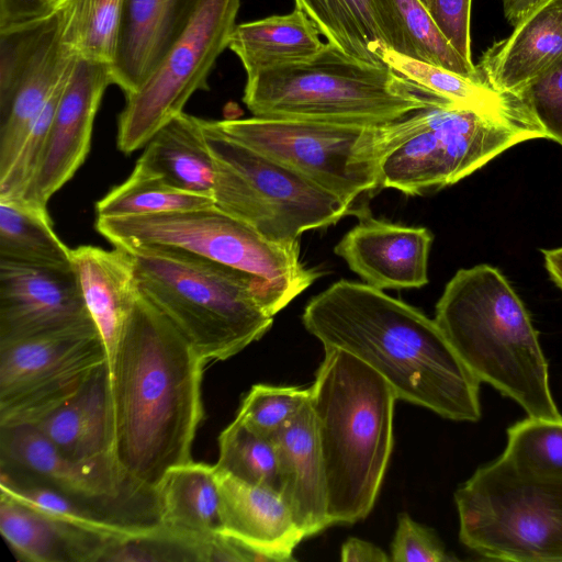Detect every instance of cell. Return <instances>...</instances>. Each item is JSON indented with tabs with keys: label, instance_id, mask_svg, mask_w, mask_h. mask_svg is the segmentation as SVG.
I'll use <instances>...</instances> for the list:
<instances>
[{
	"label": "cell",
	"instance_id": "14",
	"mask_svg": "<svg viewBox=\"0 0 562 562\" xmlns=\"http://www.w3.org/2000/svg\"><path fill=\"white\" fill-rule=\"evenodd\" d=\"M76 59L61 41L54 10L0 29V173Z\"/></svg>",
	"mask_w": 562,
	"mask_h": 562
},
{
	"label": "cell",
	"instance_id": "12",
	"mask_svg": "<svg viewBox=\"0 0 562 562\" xmlns=\"http://www.w3.org/2000/svg\"><path fill=\"white\" fill-rule=\"evenodd\" d=\"M240 0H201L192 20L154 71L132 94L117 117L116 145L131 154L148 143L168 121L184 112L209 76L236 26Z\"/></svg>",
	"mask_w": 562,
	"mask_h": 562
},
{
	"label": "cell",
	"instance_id": "9",
	"mask_svg": "<svg viewBox=\"0 0 562 562\" xmlns=\"http://www.w3.org/2000/svg\"><path fill=\"white\" fill-rule=\"evenodd\" d=\"M459 539L482 558L562 562V482L515 467L501 454L454 493Z\"/></svg>",
	"mask_w": 562,
	"mask_h": 562
},
{
	"label": "cell",
	"instance_id": "29",
	"mask_svg": "<svg viewBox=\"0 0 562 562\" xmlns=\"http://www.w3.org/2000/svg\"><path fill=\"white\" fill-rule=\"evenodd\" d=\"M315 22L300 8L282 15L235 26L228 48L241 61L247 77L283 65L300 63L325 46Z\"/></svg>",
	"mask_w": 562,
	"mask_h": 562
},
{
	"label": "cell",
	"instance_id": "5",
	"mask_svg": "<svg viewBox=\"0 0 562 562\" xmlns=\"http://www.w3.org/2000/svg\"><path fill=\"white\" fill-rule=\"evenodd\" d=\"M125 249L140 293L206 363L237 355L271 328L267 291L250 274L178 248Z\"/></svg>",
	"mask_w": 562,
	"mask_h": 562
},
{
	"label": "cell",
	"instance_id": "34",
	"mask_svg": "<svg viewBox=\"0 0 562 562\" xmlns=\"http://www.w3.org/2000/svg\"><path fill=\"white\" fill-rule=\"evenodd\" d=\"M210 196L189 193L133 169L130 177L95 203L98 217H122L186 211L213 205Z\"/></svg>",
	"mask_w": 562,
	"mask_h": 562
},
{
	"label": "cell",
	"instance_id": "11",
	"mask_svg": "<svg viewBox=\"0 0 562 562\" xmlns=\"http://www.w3.org/2000/svg\"><path fill=\"white\" fill-rule=\"evenodd\" d=\"M546 138L537 130L443 101L424 109L420 128L383 159L380 188L422 195L451 186L506 149Z\"/></svg>",
	"mask_w": 562,
	"mask_h": 562
},
{
	"label": "cell",
	"instance_id": "30",
	"mask_svg": "<svg viewBox=\"0 0 562 562\" xmlns=\"http://www.w3.org/2000/svg\"><path fill=\"white\" fill-rule=\"evenodd\" d=\"M379 7L383 35L391 49L467 77L480 78L475 65L453 47L420 0H379Z\"/></svg>",
	"mask_w": 562,
	"mask_h": 562
},
{
	"label": "cell",
	"instance_id": "36",
	"mask_svg": "<svg viewBox=\"0 0 562 562\" xmlns=\"http://www.w3.org/2000/svg\"><path fill=\"white\" fill-rule=\"evenodd\" d=\"M502 454L522 471L562 482V417L516 423L507 430Z\"/></svg>",
	"mask_w": 562,
	"mask_h": 562
},
{
	"label": "cell",
	"instance_id": "32",
	"mask_svg": "<svg viewBox=\"0 0 562 562\" xmlns=\"http://www.w3.org/2000/svg\"><path fill=\"white\" fill-rule=\"evenodd\" d=\"M0 258L71 267L70 249L53 228L47 209L0 196Z\"/></svg>",
	"mask_w": 562,
	"mask_h": 562
},
{
	"label": "cell",
	"instance_id": "21",
	"mask_svg": "<svg viewBox=\"0 0 562 562\" xmlns=\"http://www.w3.org/2000/svg\"><path fill=\"white\" fill-rule=\"evenodd\" d=\"M201 0H122L113 85L134 93L181 36Z\"/></svg>",
	"mask_w": 562,
	"mask_h": 562
},
{
	"label": "cell",
	"instance_id": "19",
	"mask_svg": "<svg viewBox=\"0 0 562 562\" xmlns=\"http://www.w3.org/2000/svg\"><path fill=\"white\" fill-rule=\"evenodd\" d=\"M0 467L78 497L114 496L139 485L119 470L113 458L74 460L27 425L0 427Z\"/></svg>",
	"mask_w": 562,
	"mask_h": 562
},
{
	"label": "cell",
	"instance_id": "46",
	"mask_svg": "<svg viewBox=\"0 0 562 562\" xmlns=\"http://www.w3.org/2000/svg\"><path fill=\"white\" fill-rule=\"evenodd\" d=\"M48 7L53 10V8L60 1V0H45Z\"/></svg>",
	"mask_w": 562,
	"mask_h": 562
},
{
	"label": "cell",
	"instance_id": "44",
	"mask_svg": "<svg viewBox=\"0 0 562 562\" xmlns=\"http://www.w3.org/2000/svg\"><path fill=\"white\" fill-rule=\"evenodd\" d=\"M542 255L547 271L562 290V247L542 250Z\"/></svg>",
	"mask_w": 562,
	"mask_h": 562
},
{
	"label": "cell",
	"instance_id": "4",
	"mask_svg": "<svg viewBox=\"0 0 562 562\" xmlns=\"http://www.w3.org/2000/svg\"><path fill=\"white\" fill-rule=\"evenodd\" d=\"M480 380L532 418H560L549 367L522 301L490 265L460 269L446 284L434 318Z\"/></svg>",
	"mask_w": 562,
	"mask_h": 562
},
{
	"label": "cell",
	"instance_id": "6",
	"mask_svg": "<svg viewBox=\"0 0 562 562\" xmlns=\"http://www.w3.org/2000/svg\"><path fill=\"white\" fill-rule=\"evenodd\" d=\"M243 101L257 117L384 124L446 100L327 43L306 60L247 77Z\"/></svg>",
	"mask_w": 562,
	"mask_h": 562
},
{
	"label": "cell",
	"instance_id": "39",
	"mask_svg": "<svg viewBox=\"0 0 562 562\" xmlns=\"http://www.w3.org/2000/svg\"><path fill=\"white\" fill-rule=\"evenodd\" d=\"M524 97L548 139L562 145V60L532 82Z\"/></svg>",
	"mask_w": 562,
	"mask_h": 562
},
{
	"label": "cell",
	"instance_id": "27",
	"mask_svg": "<svg viewBox=\"0 0 562 562\" xmlns=\"http://www.w3.org/2000/svg\"><path fill=\"white\" fill-rule=\"evenodd\" d=\"M134 169L179 190L213 199L215 162L203 119L182 112L148 140Z\"/></svg>",
	"mask_w": 562,
	"mask_h": 562
},
{
	"label": "cell",
	"instance_id": "43",
	"mask_svg": "<svg viewBox=\"0 0 562 562\" xmlns=\"http://www.w3.org/2000/svg\"><path fill=\"white\" fill-rule=\"evenodd\" d=\"M506 20L514 26L541 0H501Z\"/></svg>",
	"mask_w": 562,
	"mask_h": 562
},
{
	"label": "cell",
	"instance_id": "38",
	"mask_svg": "<svg viewBox=\"0 0 562 562\" xmlns=\"http://www.w3.org/2000/svg\"><path fill=\"white\" fill-rule=\"evenodd\" d=\"M394 562H449L456 558L447 552L434 529L402 513L391 544Z\"/></svg>",
	"mask_w": 562,
	"mask_h": 562
},
{
	"label": "cell",
	"instance_id": "33",
	"mask_svg": "<svg viewBox=\"0 0 562 562\" xmlns=\"http://www.w3.org/2000/svg\"><path fill=\"white\" fill-rule=\"evenodd\" d=\"M53 10L61 41L74 55L111 67L117 47L122 0H60Z\"/></svg>",
	"mask_w": 562,
	"mask_h": 562
},
{
	"label": "cell",
	"instance_id": "24",
	"mask_svg": "<svg viewBox=\"0 0 562 562\" xmlns=\"http://www.w3.org/2000/svg\"><path fill=\"white\" fill-rule=\"evenodd\" d=\"M215 470L223 533L261 551L271 562L295 561L293 551L305 536L281 493Z\"/></svg>",
	"mask_w": 562,
	"mask_h": 562
},
{
	"label": "cell",
	"instance_id": "17",
	"mask_svg": "<svg viewBox=\"0 0 562 562\" xmlns=\"http://www.w3.org/2000/svg\"><path fill=\"white\" fill-rule=\"evenodd\" d=\"M0 495L71 526L119 539L162 526L158 488L134 486L120 495L78 497L0 467Z\"/></svg>",
	"mask_w": 562,
	"mask_h": 562
},
{
	"label": "cell",
	"instance_id": "15",
	"mask_svg": "<svg viewBox=\"0 0 562 562\" xmlns=\"http://www.w3.org/2000/svg\"><path fill=\"white\" fill-rule=\"evenodd\" d=\"M90 322L72 267L0 258V345Z\"/></svg>",
	"mask_w": 562,
	"mask_h": 562
},
{
	"label": "cell",
	"instance_id": "42",
	"mask_svg": "<svg viewBox=\"0 0 562 562\" xmlns=\"http://www.w3.org/2000/svg\"><path fill=\"white\" fill-rule=\"evenodd\" d=\"M340 559L344 562H386L391 558L375 544L359 539L349 538L341 546Z\"/></svg>",
	"mask_w": 562,
	"mask_h": 562
},
{
	"label": "cell",
	"instance_id": "3",
	"mask_svg": "<svg viewBox=\"0 0 562 562\" xmlns=\"http://www.w3.org/2000/svg\"><path fill=\"white\" fill-rule=\"evenodd\" d=\"M311 386L331 525L355 524L374 506L393 449L397 400L376 371L327 348Z\"/></svg>",
	"mask_w": 562,
	"mask_h": 562
},
{
	"label": "cell",
	"instance_id": "45",
	"mask_svg": "<svg viewBox=\"0 0 562 562\" xmlns=\"http://www.w3.org/2000/svg\"><path fill=\"white\" fill-rule=\"evenodd\" d=\"M420 2L428 9V11L430 12L431 8H432V4H434V0H420Z\"/></svg>",
	"mask_w": 562,
	"mask_h": 562
},
{
	"label": "cell",
	"instance_id": "26",
	"mask_svg": "<svg viewBox=\"0 0 562 562\" xmlns=\"http://www.w3.org/2000/svg\"><path fill=\"white\" fill-rule=\"evenodd\" d=\"M0 531L15 557L27 562H100L122 540L59 521L2 495Z\"/></svg>",
	"mask_w": 562,
	"mask_h": 562
},
{
	"label": "cell",
	"instance_id": "31",
	"mask_svg": "<svg viewBox=\"0 0 562 562\" xmlns=\"http://www.w3.org/2000/svg\"><path fill=\"white\" fill-rule=\"evenodd\" d=\"M328 43L356 59L383 64L384 38L378 0H295Z\"/></svg>",
	"mask_w": 562,
	"mask_h": 562
},
{
	"label": "cell",
	"instance_id": "18",
	"mask_svg": "<svg viewBox=\"0 0 562 562\" xmlns=\"http://www.w3.org/2000/svg\"><path fill=\"white\" fill-rule=\"evenodd\" d=\"M359 222L335 246L351 271L379 290L419 289L428 280V258L434 240L426 227L376 220L363 209Z\"/></svg>",
	"mask_w": 562,
	"mask_h": 562
},
{
	"label": "cell",
	"instance_id": "2",
	"mask_svg": "<svg viewBox=\"0 0 562 562\" xmlns=\"http://www.w3.org/2000/svg\"><path fill=\"white\" fill-rule=\"evenodd\" d=\"M302 322L324 349L347 351L376 371L397 400L454 422L481 418L480 380L416 307L341 279L307 302Z\"/></svg>",
	"mask_w": 562,
	"mask_h": 562
},
{
	"label": "cell",
	"instance_id": "35",
	"mask_svg": "<svg viewBox=\"0 0 562 562\" xmlns=\"http://www.w3.org/2000/svg\"><path fill=\"white\" fill-rule=\"evenodd\" d=\"M218 450V471L281 493L279 458L272 438L255 432L236 416L221 432Z\"/></svg>",
	"mask_w": 562,
	"mask_h": 562
},
{
	"label": "cell",
	"instance_id": "40",
	"mask_svg": "<svg viewBox=\"0 0 562 562\" xmlns=\"http://www.w3.org/2000/svg\"><path fill=\"white\" fill-rule=\"evenodd\" d=\"M471 5L472 0H434L429 13L460 55L473 64Z\"/></svg>",
	"mask_w": 562,
	"mask_h": 562
},
{
	"label": "cell",
	"instance_id": "25",
	"mask_svg": "<svg viewBox=\"0 0 562 562\" xmlns=\"http://www.w3.org/2000/svg\"><path fill=\"white\" fill-rule=\"evenodd\" d=\"M32 427L78 461L112 458L113 419L108 362Z\"/></svg>",
	"mask_w": 562,
	"mask_h": 562
},
{
	"label": "cell",
	"instance_id": "37",
	"mask_svg": "<svg viewBox=\"0 0 562 562\" xmlns=\"http://www.w3.org/2000/svg\"><path fill=\"white\" fill-rule=\"evenodd\" d=\"M311 400V387L255 384L237 412L255 432L271 438Z\"/></svg>",
	"mask_w": 562,
	"mask_h": 562
},
{
	"label": "cell",
	"instance_id": "1",
	"mask_svg": "<svg viewBox=\"0 0 562 562\" xmlns=\"http://www.w3.org/2000/svg\"><path fill=\"white\" fill-rule=\"evenodd\" d=\"M205 364L140 293L109 366L112 458L131 481L157 488L171 469L192 461Z\"/></svg>",
	"mask_w": 562,
	"mask_h": 562
},
{
	"label": "cell",
	"instance_id": "20",
	"mask_svg": "<svg viewBox=\"0 0 562 562\" xmlns=\"http://www.w3.org/2000/svg\"><path fill=\"white\" fill-rule=\"evenodd\" d=\"M562 60V0H541L505 38L494 42L475 65L494 90L524 95L526 89Z\"/></svg>",
	"mask_w": 562,
	"mask_h": 562
},
{
	"label": "cell",
	"instance_id": "23",
	"mask_svg": "<svg viewBox=\"0 0 562 562\" xmlns=\"http://www.w3.org/2000/svg\"><path fill=\"white\" fill-rule=\"evenodd\" d=\"M70 260L110 366L140 295L133 255L122 247L81 245L70 249Z\"/></svg>",
	"mask_w": 562,
	"mask_h": 562
},
{
	"label": "cell",
	"instance_id": "28",
	"mask_svg": "<svg viewBox=\"0 0 562 562\" xmlns=\"http://www.w3.org/2000/svg\"><path fill=\"white\" fill-rule=\"evenodd\" d=\"M162 526L183 539L209 544L223 533L215 465L194 462L171 469L159 484Z\"/></svg>",
	"mask_w": 562,
	"mask_h": 562
},
{
	"label": "cell",
	"instance_id": "22",
	"mask_svg": "<svg viewBox=\"0 0 562 562\" xmlns=\"http://www.w3.org/2000/svg\"><path fill=\"white\" fill-rule=\"evenodd\" d=\"M281 495L305 538L330 526L324 462L311 400L272 437Z\"/></svg>",
	"mask_w": 562,
	"mask_h": 562
},
{
	"label": "cell",
	"instance_id": "7",
	"mask_svg": "<svg viewBox=\"0 0 562 562\" xmlns=\"http://www.w3.org/2000/svg\"><path fill=\"white\" fill-rule=\"evenodd\" d=\"M424 109L384 124L257 116L216 122L233 138L352 205L380 188L384 157L420 128Z\"/></svg>",
	"mask_w": 562,
	"mask_h": 562
},
{
	"label": "cell",
	"instance_id": "16",
	"mask_svg": "<svg viewBox=\"0 0 562 562\" xmlns=\"http://www.w3.org/2000/svg\"><path fill=\"white\" fill-rule=\"evenodd\" d=\"M111 67L77 57L65 83L38 166L22 198L46 207L68 182L90 150L93 122L106 88Z\"/></svg>",
	"mask_w": 562,
	"mask_h": 562
},
{
	"label": "cell",
	"instance_id": "10",
	"mask_svg": "<svg viewBox=\"0 0 562 562\" xmlns=\"http://www.w3.org/2000/svg\"><path fill=\"white\" fill-rule=\"evenodd\" d=\"M203 127L215 162L214 205L268 239L299 241L304 232L355 213L351 204L233 138L216 121L203 119Z\"/></svg>",
	"mask_w": 562,
	"mask_h": 562
},
{
	"label": "cell",
	"instance_id": "13",
	"mask_svg": "<svg viewBox=\"0 0 562 562\" xmlns=\"http://www.w3.org/2000/svg\"><path fill=\"white\" fill-rule=\"evenodd\" d=\"M108 362L93 322L0 345V427L34 425Z\"/></svg>",
	"mask_w": 562,
	"mask_h": 562
},
{
	"label": "cell",
	"instance_id": "8",
	"mask_svg": "<svg viewBox=\"0 0 562 562\" xmlns=\"http://www.w3.org/2000/svg\"><path fill=\"white\" fill-rule=\"evenodd\" d=\"M95 229L114 247L182 249L256 278L278 314L322 272L300 258V241L270 240L214 204L139 216L97 217Z\"/></svg>",
	"mask_w": 562,
	"mask_h": 562
},
{
	"label": "cell",
	"instance_id": "41",
	"mask_svg": "<svg viewBox=\"0 0 562 562\" xmlns=\"http://www.w3.org/2000/svg\"><path fill=\"white\" fill-rule=\"evenodd\" d=\"M49 7L45 0H0V23L11 25L45 15Z\"/></svg>",
	"mask_w": 562,
	"mask_h": 562
}]
</instances>
